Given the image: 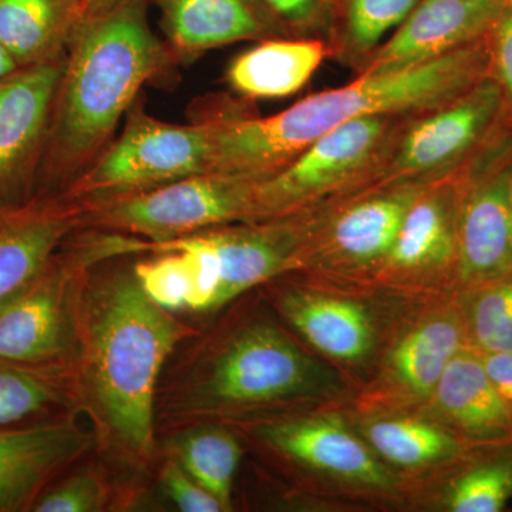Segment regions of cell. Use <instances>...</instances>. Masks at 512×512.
Returning a JSON list of instances; mask_svg holds the SVG:
<instances>
[{
	"mask_svg": "<svg viewBox=\"0 0 512 512\" xmlns=\"http://www.w3.org/2000/svg\"><path fill=\"white\" fill-rule=\"evenodd\" d=\"M150 0H119L84 16L70 40L35 197H59L107 150L141 89L174 62L148 19Z\"/></svg>",
	"mask_w": 512,
	"mask_h": 512,
	"instance_id": "obj_1",
	"label": "cell"
},
{
	"mask_svg": "<svg viewBox=\"0 0 512 512\" xmlns=\"http://www.w3.org/2000/svg\"><path fill=\"white\" fill-rule=\"evenodd\" d=\"M113 261L94 268L84 282L74 357L80 390L104 439L146 463L156 439L158 376L190 329L148 299L133 269L116 268Z\"/></svg>",
	"mask_w": 512,
	"mask_h": 512,
	"instance_id": "obj_2",
	"label": "cell"
},
{
	"mask_svg": "<svg viewBox=\"0 0 512 512\" xmlns=\"http://www.w3.org/2000/svg\"><path fill=\"white\" fill-rule=\"evenodd\" d=\"M487 36L403 72L356 76L269 117L245 104L212 110L214 171L271 177L336 127L375 114H419L456 99L488 74Z\"/></svg>",
	"mask_w": 512,
	"mask_h": 512,
	"instance_id": "obj_3",
	"label": "cell"
},
{
	"mask_svg": "<svg viewBox=\"0 0 512 512\" xmlns=\"http://www.w3.org/2000/svg\"><path fill=\"white\" fill-rule=\"evenodd\" d=\"M150 242L80 228L18 291L0 302V357L62 384L76 352V315L87 276L126 256L150 254Z\"/></svg>",
	"mask_w": 512,
	"mask_h": 512,
	"instance_id": "obj_4",
	"label": "cell"
},
{
	"mask_svg": "<svg viewBox=\"0 0 512 512\" xmlns=\"http://www.w3.org/2000/svg\"><path fill=\"white\" fill-rule=\"evenodd\" d=\"M318 366L281 329L255 322L201 360L175 393L181 420L225 416L315 392Z\"/></svg>",
	"mask_w": 512,
	"mask_h": 512,
	"instance_id": "obj_5",
	"label": "cell"
},
{
	"mask_svg": "<svg viewBox=\"0 0 512 512\" xmlns=\"http://www.w3.org/2000/svg\"><path fill=\"white\" fill-rule=\"evenodd\" d=\"M410 116L360 117L320 137L259 183L248 221L306 214L372 187Z\"/></svg>",
	"mask_w": 512,
	"mask_h": 512,
	"instance_id": "obj_6",
	"label": "cell"
},
{
	"mask_svg": "<svg viewBox=\"0 0 512 512\" xmlns=\"http://www.w3.org/2000/svg\"><path fill=\"white\" fill-rule=\"evenodd\" d=\"M214 120L207 110L190 124L158 120L134 103L107 150L64 192L77 202L124 197L214 171Z\"/></svg>",
	"mask_w": 512,
	"mask_h": 512,
	"instance_id": "obj_7",
	"label": "cell"
},
{
	"mask_svg": "<svg viewBox=\"0 0 512 512\" xmlns=\"http://www.w3.org/2000/svg\"><path fill=\"white\" fill-rule=\"evenodd\" d=\"M261 181L211 171L137 194L80 202L83 228L120 232L151 245L165 244L221 225L247 222Z\"/></svg>",
	"mask_w": 512,
	"mask_h": 512,
	"instance_id": "obj_8",
	"label": "cell"
},
{
	"mask_svg": "<svg viewBox=\"0 0 512 512\" xmlns=\"http://www.w3.org/2000/svg\"><path fill=\"white\" fill-rule=\"evenodd\" d=\"M424 185H372L313 211L296 271L375 278Z\"/></svg>",
	"mask_w": 512,
	"mask_h": 512,
	"instance_id": "obj_9",
	"label": "cell"
},
{
	"mask_svg": "<svg viewBox=\"0 0 512 512\" xmlns=\"http://www.w3.org/2000/svg\"><path fill=\"white\" fill-rule=\"evenodd\" d=\"M501 106L500 87L487 74L456 99L413 114L375 185H424L457 173L487 143Z\"/></svg>",
	"mask_w": 512,
	"mask_h": 512,
	"instance_id": "obj_10",
	"label": "cell"
},
{
	"mask_svg": "<svg viewBox=\"0 0 512 512\" xmlns=\"http://www.w3.org/2000/svg\"><path fill=\"white\" fill-rule=\"evenodd\" d=\"M456 289L461 293L512 274V144L487 146L458 170Z\"/></svg>",
	"mask_w": 512,
	"mask_h": 512,
	"instance_id": "obj_11",
	"label": "cell"
},
{
	"mask_svg": "<svg viewBox=\"0 0 512 512\" xmlns=\"http://www.w3.org/2000/svg\"><path fill=\"white\" fill-rule=\"evenodd\" d=\"M460 202L458 171L424 185L404 215L375 281L399 291L456 288Z\"/></svg>",
	"mask_w": 512,
	"mask_h": 512,
	"instance_id": "obj_12",
	"label": "cell"
},
{
	"mask_svg": "<svg viewBox=\"0 0 512 512\" xmlns=\"http://www.w3.org/2000/svg\"><path fill=\"white\" fill-rule=\"evenodd\" d=\"M468 345L460 299L441 305L414 320L384 357L382 369L363 393L367 412L399 413L430 402L444 369Z\"/></svg>",
	"mask_w": 512,
	"mask_h": 512,
	"instance_id": "obj_13",
	"label": "cell"
},
{
	"mask_svg": "<svg viewBox=\"0 0 512 512\" xmlns=\"http://www.w3.org/2000/svg\"><path fill=\"white\" fill-rule=\"evenodd\" d=\"M64 60L19 67L0 82V207L35 198Z\"/></svg>",
	"mask_w": 512,
	"mask_h": 512,
	"instance_id": "obj_14",
	"label": "cell"
},
{
	"mask_svg": "<svg viewBox=\"0 0 512 512\" xmlns=\"http://www.w3.org/2000/svg\"><path fill=\"white\" fill-rule=\"evenodd\" d=\"M72 417L0 427V512L32 511L37 498L92 447Z\"/></svg>",
	"mask_w": 512,
	"mask_h": 512,
	"instance_id": "obj_15",
	"label": "cell"
},
{
	"mask_svg": "<svg viewBox=\"0 0 512 512\" xmlns=\"http://www.w3.org/2000/svg\"><path fill=\"white\" fill-rule=\"evenodd\" d=\"M505 0H421L357 76L403 72L484 39Z\"/></svg>",
	"mask_w": 512,
	"mask_h": 512,
	"instance_id": "obj_16",
	"label": "cell"
},
{
	"mask_svg": "<svg viewBox=\"0 0 512 512\" xmlns=\"http://www.w3.org/2000/svg\"><path fill=\"white\" fill-rule=\"evenodd\" d=\"M256 434L275 453L333 480L376 491L396 484L369 444L335 417L265 421Z\"/></svg>",
	"mask_w": 512,
	"mask_h": 512,
	"instance_id": "obj_17",
	"label": "cell"
},
{
	"mask_svg": "<svg viewBox=\"0 0 512 512\" xmlns=\"http://www.w3.org/2000/svg\"><path fill=\"white\" fill-rule=\"evenodd\" d=\"M311 212L274 220L235 222L198 232L221 264L218 308L248 289L296 271Z\"/></svg>",
	"mask_w": 512,
	"mask_h": 512,
	"instance_id": "obj_18",
	"label": "cell"
},
{
	"mask_svg": "<svg viewBox=\"0 0 512 512\" xmlns=\"http://www.w3.org/2000/svg\"><path fill=\"white\" fill-rule=\"evenodd\" d=\"M175 63L245 40L292 37L266 0H150Z\"/></svg>",
	"mask_w": 512,
	"mask_h": 512,
	"instance_id": "obj_19",
	"label": "cell"
},
{
	"mask_svg": "<svg viewBox=\"0 0 512 512\" xmlns=\"http://www.w3.org/2000/svg\"><path fill=\"white\" fill-rule=\"evenodd\" d=\"M82 220V204L62 195L0 207V302L25 285L64 239L83 228Z\"/></svg>",
	"mask_w": 512,
	"mask_h": 512,
	"instance_id": "obj_20",
	"label": "cell"
},
{
	"mask_svg": "<svg viewBox=\"0 0 512 512\" xmlns=\"http://www.w3.org/2000/svg\"><path fill=\"white\" fill-rule=\"evenodd\" d=\"M430 402L440 423L471 446L512 437L510 409L491 382L483 356L473 346H464L448 362Z\"/></svg>",
	"mask_w": 512,
	"mask_h": 512,
	"instance_id": "obj_21",
	"label": "cell"
},
{
	"mask_svg": "<svg viewBox=\"0 0 512 512\" xmlns=\"http://www.w3.org/2000/svg\"><path fill=\"white\" fill-rule=\"evenodd\" d=\"M276 303L293 328L330 359L362 362L375 348V322L352 299L296 286L279 291Z\"/></svg>",
	"mask_w": 512,
	"mask_h": 512,
	"instance_id": "obj_22",
	"label": "cell"
},
{
	"mask_svg": "<svg viewBox=\"0 0 512 512\" xmlns=\"http://www.w3.org/2000/svg\"><path fill=\"white\" fill-rule=\"evenodd\" d=\"M328 57L322 37L262 40L232 60L227 82L242 99H282L302 90Z\"/></svg>",
	"mask_w": 512,
	"mask_h": 512,
	"instance_id": "obj_23",
	"label": "cell"
},
{
	"mask_svg": "<svg viewBox=\"0 0 512 512\" xmlns=\"http://www.w3.org/2000/svg\"><path fill=\"white\" fill-rule=\"evenodd\" d=\"M83 18L80 0H0V47L19 67L63 60Z\"/></svg>",
	"mask_w": 512,
	"mask_h": 512,
	"instance_id": "obj_24",
	"label": "cell"
},
{
	"mask_svg": "<svg viewBox=\"0 0 512 512\" xmlns=\"http://www.w3.org/2000/svg\"><path fill=\"white\" fill-rule=\"evenodd\" d=\"M363 424V437L376 456L400 468H426L458 461L471 444L440 421L380 413Z\"/></svg>",
	"mask_w": 512,
	"mask_h": 512,
	"instance_id": "obj_25",
	"label": "cell"
},
{
	"mask_svg": "<svg viewBox=\"0 0 512 512\" xmlns=\"http://www.w3.org/2000/svg\"><path fill=\"white\" fill-rule=\"evenodd\" d=\"M421 0H332L326 43L329 57L360 74Z\"/></svg>",
	"mask_w": 512,
	"mask_h": 512,
	"instance_id": "obj_26",
	"label": "cell"
},
{
	"mask_svg": "<svg viewBox=\"0 0 512 512\" xmlns=\"http://www.w3.org/2000/svg\"><path fill=\"white\" fill-rule=\"evenodd\" d=\"M463 461L443 495V510L503 511L512 498V437L473 446Z\"/></svg>",
	"mask_w": 512,
	"mask_h": 512,
	"instance_id": "obj_27",
	"label": "cell"
},
{
	"mask_svg": "<svg viewBox=\"0 0 512 512\" xmlns=\"http://www.w3.org/2000/svg\"><path fill=\"white\" fill-rule=\"evenodd\" d=\"M170 450L184 470L229 510L242 456L234 434L220 424H197L178 433Z\"/></svg>",
	"mask_w": 512,
	"mask_h": 512,
	"instance_id": "obj_28",
	"label": "cell"
},
{
	"mask_svg": "<svg viewBox=\"0 0 512 512\" xmlns=\"http://www.w3.org/2000/svg\"><path fill=\"white\" fill-rule=\"evenodd\" d=\"M468 345L481 353H512V274L460 299Z\"/></svg>",
	"mask_w": 512,
	"mask_h": 512,
	"instance_id": "obj_29",
	"label": "cell"
},
{
	"mask_svg": "<svg viewBox=\"0 0 512 512\" xmlns=\"http://www.w3.org/2000/svg\"><path fill=\"white\" fill-rule=\"evenodd\" d=\"M66 403L69 394L62 384L0 357V427L46 419Z\"/></svg>",
	"mask_w": 512,
	"mask_h": 512,
	"instance_id": "obj_30",
	"label": "cell"
},
{
	"mask_svg": "<svg viewBox=\"0 0 512 512\" xmlns=\"http://www.w3.org/2000/svg\"><path fill=\"white\" fill-rule=\"evenodd\" d=\"M151 258L140 259L133 266L138 285L160 308L175 313L188 309L191 278L187 259L180 251L151 252Z\"/></svg>",
	"mask_w": 512,
	"mask_h": 512,
	"instance_id": "obj_31",
	"label": "cell"
},
{
	"mask_svg": "<svg viewBox=\"0 0 512 512\" xmlns=\"http://www.w3.org/2000/svg\"><path fill=\"white\" fill-rule=\"evenodd\" d=\"M109 490L103 476L92 467L69 476H60L49 485L33 505L35 512H97L103 511Z\"/></svg>",
	"mask_w": 512,
	"mask_h": 512,
	"instance_id": "obj_32",
	"label": "cell"
},
{
	"mask_svg": "<svg viewBox=\"0 0 512 512\" xmlns=\"http://www.w3.org/2000/svg\"><path fill=\"white\" fill-rule=\"evenodd\" d=\"M161 487L175 507L183 512H222L228 511L224 504L191 477L177 458L165 460L160 474Z\"/></svg>",
	"mask_w": 512,
	"mask_h": 512,
	"instance_id": "obj_33",
	"label": "cell"
},
{
	"mask_svg": "<svg viewBox=\"0 0 512 512\" xmlns=\"http://www.w3.org/2000/svg\"><path fill=\"white\" fill-rule=\"evenodd\" d=\"M292 37H322L328 33L332 0H266Z\"/></svg>",
	"mask_w": 512,
	"mask_h": 512,
	"instance_id": "obj_34",
	"label": "cell"
},
{
	"mask_svg": "<svg viewBox=\"0 0 512 512\" xmlns=\"http://www.w3.org/2000/svg\"><path fill=\"white\" fill-rule=\"evenodd\" d=\"M488 76L500 87L503 106L512 111V5L505 6L487 35Z\"/></svg>",
	"mask_w": 512,
	"mask_h": 512,
	"instance_id": "obj_35",
	"label": "cell"
},
{
	"mask_svg": "<svg viewBox=\"0 0 512 512\" xmlns=\"http://www.w3.org/2000/svg\"><path fill=\"white\" fill-rule=\"evenodd\" d=\"M481 356L491 382L512 414V353H481Z\"/></svg>",
	"mask_w": 512,
	"mask_h": 512,
	"instance_id": "obj_36",
	"label": "cell"
},
{
	"mask_svg": "<svg viewBox=\"0 0 512 512\" xmlns=\"http://www.w3.org/2000/svg\"><path fill=\"white\" fill-rule=\"evenodd\" d=\"M82 2L84 16L93 15V13L101 12V10L110 8L119 0H80Z\"/></svg>",
	"mask_w": 512,
	"mask_h": 512,
	"instance_id": "obj_37",
	"label": "cell"
},
{
	"mask_svg": "<svg viewBox=\"0 0 512 512\" xmlns=\"http://www.w3.org/2000/svg\"><path fill=\"white\" fill-rule=\"evenodd\" d=\"M19 69L18 64L0 47V82Z\"/></svg>",
	"mask_w": 512,
	"mask_h": 512,
	"instance_id": "obj_38",
	"label": "cell"
},
{
	"mask_svg": "<svg viewBox=\"0 0 512 512\" xmlns=\"http://www.w3.org/2000/svg\"><path fill=\"white\" fill-rule=\"evenodd\" d=\"M507 2V5H512V0H505Z\"/></svg>",
	"mask_w": 512,
	"mask_h": 512,
	"instance_id": "obj_39",
	"label": "cell"
}]
</instances>
